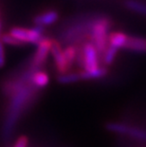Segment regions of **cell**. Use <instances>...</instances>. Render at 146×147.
Wrapping results in <instances>:
<instances>
[{
    "label": "cell",
    "mask_w": 146,
    "mask_h": 147,
    "mask_svg": "<svg viewBox=\"0 0 146 147\" xmlns=\"http://www.w3.org/2000/svg\"><path fill=\"white\" fill-rule=\"evenodd\" d=\"M128 36L123 32H112L108 36V44L110 43L111 47H114L117 49H123L125 46Z\"/></svg>",
    "instance_id": "cell-9"
},
{
    "label": "cell",
    "mask_w": 146,
    "mask_h": 147,
    "mask_svg": "<svg viewBox=\"0 0 146 147\" xmlns=\"http://www.w3.org/2000/svg\"><path fill=\"white\" fill-rule=\"evenodd\" d=\"M117 52H118V49L114 47H108L106 49V51H104V63L105 65H109L112 64V62L114 61L115 57L117 55Z\"/></svg>",
    "instance_id": "cell-15"
},
{
    "label": "cell",
    "mask_w": 146,
    "mask_h": 147,
    "mask_svg": "<svg viewBox=\"0 0 146 147\" xmlns=\"http://www.w3.org/2000/svg\"><path fill=\"white\" fill-rule=\"evenodd\" d=\"M124 6L128 10L146 16V4L139 0H125Z\"/></svg>",
    "instance_id": "cell-11"
},
{
    "label": "cell",
    "mask_w": 146,
    "mask_h": 147,
    "mask_svg": "<svg viewBox=\"0 0 146 147\" xmlns=\"http://www.w3.org/2000/svg\"><path fill=\"white\" fill-rule=\"evenodd\" d=\"M52 40L48 38H43L41 41L38 43V47H37V51L35 54L33 56L32 63V69L37 70L39 67L44 65L46 63V59H48V52L50 51Z\"/></svg>",
    "instance_id": "cell-5"
},
{
    "label": "cell",
    "mask_w": 146,
    "mask_h": 147,
    "mask_svg": "<svg viewBox=\"0 0 146 147\" xmlns=\"http://www.w3.org/2000/svg\"><path fill=\"white\" fill-rule=\"evenodd\" d=\"M5 65V51L4 47H3V43L0 41V68L4 67Z\"/></svg>",
    "instance_id": "cell-18"
},
{
    "label": "cell",
    "mask_w": 146,
    "mask_h": 147,
    "mask_svg": "<svg viewBox=\"0 0 146 147\" xmlns=\"http://www.w3.org/2000/svg\"><path fill=\"white\" fill-rule=\"evenodd\" d=\"M107 74V69L105 67H98L97 69L92 71H83L80 73L81 80H92L99 79V78L104 77Z\"/></svg>",
    "instance_id": "cell-12"
},
{
    "label": "cell",
    "mask_w": 146,
    "mask_h": 147,
    "mask_svg": "<svg viewBox=\"0 0 146 147\" xmlns=\"http://www.w3.org/2000/svg\"><path fill=\"white\" fill-rule=\"evenodd\" d=\"M58 12L56 11H45L44 13L36 15L33 18V22L36 26H48L55 23L58 20Z\"/></svg>",
    "instance_id": "cell-8"
},
{
    "label": "cell",
    "mask_w": 146,
    "mask_h": 147,
    "mask_svg": "<svg viewBox=\"0 0 146 147\" xmlns=\"http://www.w3.org/2000/svg\"><path fill=\"white\" fill-rule=\"evenodd\" d=\"M50 51L52 53V56H53V59H54L55 65H56V68H57L58 72L60 74L67 73L70 67H69V65L67 64L66 58H65V56H64L63 49L61 48L60 44H59L57 41L52 40Z\"/></svg>",
    "instance_id": "cell-6"
},
{
    "label": "cell",
    "mask_w": 146,
    "mask_h": 147,
    "mask_svg": "<svg viewBox=\"0 0 146 147\" xmlns=\"http://www.w3.org/2000/svg\"><path fill=\"white\" fill-rule=\"evenodd\" d=\"M44 30V27L42 26H36L33 29H23V28L15 27L10 30V34L23 44H38L44 38V36H43Z\"/></svg>",
    "instance_id": "cell-2"
},
{
    "label": "cell",
    "mask_w": 146,
    "mask_h": 147,
    "mask_svg": "<svg viewBox=\"0 0 146 147\" xmlns=\"http://www.w3.org/2000/svg\"><path fill=\"white\" fill-rule=\"evenodd\" d=\"M110 20L104 16H97L90 30L91 43L94 45L99 55L104 54L108 48V36L110 30Z\"/></svg>",
    "instance_id": "cell-1"
},
{
    "label": "cell",
    "mask_w": 146,
    "mask_h": 147,
    "mask_svg": "<svg viewBox=\"0 0 146 147\" xmlns=\"http://www.w3.org/2000/svg\"><path fill=\"white\" fill-rule=\"evenodd\" d=\"M98 51L91 42H86L83 47L81 55V64L85 67V71H92L99 67Z\"/></svg>",
    "instance_id": "cell-3"
},
{
    "label": "cell",
    "mask_w": 146,
    "mask_h": 147,
    "mask_svg": "<svg viewBox=\"0 0 146 147\" xmlns=\"http://www.w3.org/2000/svg\"><path fill=\"white\" fill-rule=\"evenodd\" d=\"M63 53L67 64L69 65V67H71L72 64L74 63V61L77 59V54H78L77 49L73 46H68L65 49H63Z\"/></svg>",
    "instance_id": "cell-14"
},
{
    "label": "cell",
    "mask_w": 146,
    "mask_h": 147,
    "mask_svg": "<svg viewBox=\"0 0 146 147\" xmlns=\"http://www.w3.org/2000/svg\"><path fill=\"white\" fill-rule=\"evenodd\" d=\"M106 128L111 132L127 135L136 140H146V131L141 128L131 127L122 123H109L106 124Z\"/></svg>",
    "instance_id": "cell-4"
},
{
    "label": "cell",
    "mask_w": 146,
    "mask_h": 147,
    "mask_svg": "<svg viewBox=\"0 0 146 147\" xmlns=\"http://www.w3.org/2000/svg\"><path fill=\"white\" fill-rule=\"evenodd\" d=\"M48 82V75L44 71H34L32 75V83L36 88H42V87L46 86Z\"/></svg>",
    "instance_id": "cell-10"
},
{
    "label": "cell",
    "mask_w": 146,
    "mask_h": 147,
    "mask_svg": "<svg viewBox=\"0 0 146 147\" xmlns=\"http://www.w3.org/2000/svg\"><path fill=\"white\" fill-rule=\"evenodd\" d=\"M123 49L134 52L146 53V38L128 36L126 44Z\"/></svg>",
    "instance_id": "cell-7"
},
{
    "label": "cell",
    "mask_w": 146,
    "mask_h": 147,
    "mask_svg": "<svg viewBox=\"0 0 146 147\" xmlns=\"http://www.w3.org/2000/svg\"><path fill=\"white\" fill-rule=\"evenodd\" d=\"M79 80H81L80 73H64L60 74L57 77V81L60 84H73L78 82Z\"/></svg>",
    "instance_id": "cell-13"
},
{
    "label": "cell",
    "mask_w": 146,
    "mask_h": 147,
    "mask_svg": "<svg viewBox=\"0 0 146 147\" xmlns=\"http://www.w3.org/2000/svg\"><path fill=\"white\" fill-rule=\"evenodd\" d=\"M2 26H1V21H0V38H1V35H2V32H1V29H2V28H1Z\"/></svg>",
    "instance_id": "cell-19"
},
{
    "label": "cell",
    "mask_w": 146,
    "mask_h": 147,
    "mask_svg": "<svg viewBox=\"0 0 146 147\" xmlns=\"http://www.w3.org/2000/svg\"><path fill=\"white\" fill-rule=\"evenodd\" d=\"M28 145V138L27 137H20L15 142L13 147H27Z\"/></svg>",
    "instance_id": "cell-17"
},
{
    "label": "cell",
    "mask_w": 146,
    "mask_h": 147,
    "mask_svg": "<svg viewBox=\"0 0 146 147\" xmlns=\"http://www.w3.org/2000/svg\"><path fill=\"white\" fill-rule=\"evenodd\" d=\"M0 41L3 44H8V45H11V46H21L24 45L22 42H20L19 40L15 39L14 37H12L10 33H5L2 34L1 38H0Z\"/></svg>",
    "instance_id": "cell-16"
}]
</instances>
